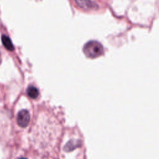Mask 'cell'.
<instances>
[{
	"label": "cell",
	"instance_id": "6da1fadb",
	"mask_svg": "<svg viewBox=\"0 0 159 159\" xmlns=\"http://www.w3.org/2000/svg\"><path fill=\"white\" fill-rule=\"evenodd\" d=\"M83 52L87 57L94 58L101 55L104 52V49L102 45L99 42L92 40L84 45Z\"/></svg>",
	"mask_w": 159,
	"mask_h": 159
},
{
	"label": "cell",
	"instance_id": "7a4b0ae2",
	"mask_svg": "<svg viewBox=\"0 0 159 159\" xmlns=\"http://www.w3.org/2000/svg\"><path fill=\"white\" fill-rule=\"evenodd\" d=\"M30 116L27 110L23 109L20 111L17 116V123L20 127H25L28 125Z\"/></svg>",
	"mask_w": 159,
	"mask_h": 159
},
{
	"label": "cell",
	"instance_id": "3957f363",
	"mask_svg": "<svg viewBox=\"0 0 159 159\" xmlns=\"http://www.w3.org/2000/svg\"><path fill=\"white\" fill-rule=\"evenodd\" d=\"M76 4L83 9H95L98 6L91 0H75Z\"/></svg>",
	"mask_w": 159,
	"mask_h": 159
},
{
	"label": "cell",
	"instance_id": "277c9868",
	"mask_svg": "<svg viewBox=\"0 0 159 159\" xmlns=\"http://www.w3.org/2000/svg\"><path fill=\"white\" fill-rule=\"evenodd\" d=\"M80 144L81 143L78 140H70L64 147V150L66 152H70L74 150L75 148H76V147H79Z\"/></svg>",
	"mask_w": 159,
	"mask_h": 159
},
{
	"label": "cell",
	"instance_id": "5b68a950",
	"mask_svg": "<svg viewBox=\"0 0 159 159\" xmlns=\"http://www.w3.org/2000/svg\"><path fill=\"white\" fill-rule=\"evenodd\" d=\"M1 40H2V43L3 45L4 46V47L6 49H7L8 50H10V51H12L14 50L13 44L9 37H7L5 35H3L1 37Z\"/></svg>",
	"mask_w": 159,
	"mask_h": 159
},
{
	"label": "cell",
	"instance_id": "8992f818",
	"mask_svg": "<svg viewBox=\"0 0 159 159\" xmlns=\"http://www.w3.org/2000/svg\"><path fill=\"white\" fill-rule=\"evenodd\" d=\"M27 94L32 99H36L39 95V89L33 86H30L27 89Z\"/></svg>",
	"mask_w": 159,
	"mask_h": 159
}]
</instances>
